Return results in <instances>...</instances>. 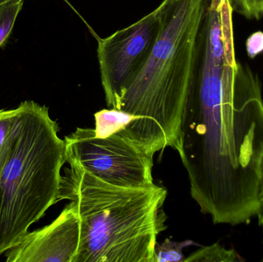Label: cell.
Returning <instances> with one entry per match:
<instances>
[{
    "instance_id": "6da1fadb",
    "label": "cell",
    "mask_w": 263,
    "mask_h": 262,
    "mask_svg": "<svg viewBox=\"0 0 263 262\" xmlns=\"http://www.w3.org/2000/svg\"><path fill=\"white\" fill-rule=\"evenodd\" d=\"M177 152L192 198L214 224H247L262 212L261 86L233 48L201 49Z\"/></svg>"
},
{
    "instance_id": "7a4b0ae2",
    "label": "cell",
    "mask_w": 263,
    "mask_h": 262,
    "mask_svg": "<svg viewBox=\"0 0 263 262\" xmlns=\"http://www.w3.org/2000/svg\"><path fill=\"white\" fill-rule=\"evenodd\" d=\"M208 0H163L159 29L146 63L128 88L120 110L135 119L118 133L154 155L177 152L181 126L197 70L199 35Z\"/></svg>"
},
{
    "instance_id": "3957f363",
    "label": "cell",
    "mask_w": 263,
    "mask_h": 262,
    "mask_svg": "<svg viewBox=\"0 0 263 262\" xmlns=\"http://www.w3.org/2000/svg\"><path fill=\"white\" fill-rule=\"evenodd\" d=\"M69 165L58 201H73L80 216V247L74 262H155L158 235L167 229L166 189L156 184L114 186Z\"/></svg>"
},
{
    "instance_id": "277c9868",
    "label": "cell",
    "mask_w": 263,
    "mask_h": 262,
    "mask_svg": "<svg viewBox=\"0 0 263 262\" xmlns=\"http://www.w3.org/2000/svg\"><path fill=\"white\" fill-rule=\"evenodd\" d=\"M17 108L13 143L0 176V255L58 201L66 163L65 141L48 107L25 101Z\"/></svg>"
},
{
    "instance_id": "5b68a950",
    "label": "cell",
    "mask_w": 263,
    "mask_h": 262,
    "mask_svg": "<svg viewBox=\"0 0 263 262\" xmlns=\"http://www.w3.org/2000/svg\"><path fill=\"white\" fill-rule=\"evenodd\" d=\"M64 141L66 163L80 166L105 183L128 188L155 184L153 156L118 132L98 138L94 129L77 128Z\"/></svg>"
},
{
    "instance_id": "8992f818",
    "label": "cell",
    "mask_w": 263,
    "mask_h": 262,
    "mask_svg": "<svg viewBox=\"0 0 263 262\" xmlns=\"http://www.w3.org/2000/svg\"><path fill=\"white\" fill-rule=\"evenodd\" d=\"M159 29L156 8L128 27L97 38L100 77L109 109L120 110L126 90L149 57Z\"/></svg>"
},
{
    "instance_id": "52a82bcc",
    "label": "cell",
    "mask_w": 263,
    "mask_h": 262,
    "mask_svg": "<svg viewBox=\"0 0 263 262\" xmlns=\"http://www.w3.org/2000/svg\"><path fill=\"white\" fill-rule=\"evenodd\" d=\"M80 243V219L70 201L51 224L28 232L6 252V262H74Z\"/></svg>"
},
{
    "instance_id": "ba28073f",
    "label": "cell",
    "mask_w": 263,
    "mask_h": 262,
    "mask_svg": "<svg viewBox=\"0 0 263 262\" xmlns=\"http://www.w3.org/2000/svg\"><path fill=\"white\" fill-rule=\"evenodd\" d=\"M96 136L106 138L123 130L135 119L128 112L119 109H103L94 115Z\"/></svg>"
},
{
    "instance_id": "9c48e42d",
    "label": "cell",
    "mask_w": 263,
    "mask_h": 262,
    "mask_svg": "<svg viewBox=\"0 0 263 262\" xmlns=\"http://www.w3.org/2000/svg\"><path fill=\"white\" fill-rule=\"evenodd\" d=\"M18 108L0 109V176L9 158L18 120Z\"/></svg>"
},
{
    "instance_id": "30bf717a",
    "label": "cell",
    "mask_w": 263,
    "mask_h": 262,
    "mask_svg": "<svg viewBox=\"0 0 263 262\" xmlns=\"http://www.w3.org/2000/svg\"><path fill=\"white\" fill-rule=\"evenodd\" d=\"M241 261L237 252L233 249H227L219 244L202 248L193 252L185 262H232Z\"/></svg>"
},
{
    "instance_id": "8fae6325",
    "label": "cell",
    "mask_w": 263,
    "mask_h": 262,
    "mask_svg": "<svg viewBox=\"0 0 263 262\" xmlns=\"http://www.w3.org/2000/svg\"><path fill=\"white\" fill-rule=\"evenodd\" d=\"M193 241H184L181 243L173 241L166 238L162 243H156L155 247V262L185 261V255L182 250L192 246Z\"/></svg>"
},
{
    "instance_id": "7c38bea8",
    "label": "cell",
    "mask_w": 263,
    "mask_h": 262,
    "mask_svg": "<svg viewBox=\"0 0 263 262\" xmlns=\"http://www.w3.org/2000/svg\"><path fill=\"white\" fill-rule=\"evenodd\" d=\"M25 0H15L0 6V47L9 38Z\"/></svg>"
},
{
    "instance_id": "4fadbf2b",
    "label": "cell",
    "mask_w": 263,
    "mask_h": 262,
    "mask_svg": "<svg viewBox=\"0 0 263 262\" xmlns=\"http://www.w3.org/2000/svg\"><path fill=\"white\" fill-rule=\"evenodd\" d=\"M233 10L248 18L259 19L263 16V0H230Z\"/></svg>"
},
{
    "instance_id": "5bb4252c",
    "label": "cell",
    "mask_w": 263,
    "mask_h": 262,
    "mask_svg": "<svg viewBox=\"0 0 263 262\" xmlns=\"http://www.w3.org/2000/svg\"><path fill=\"white\" fill-rule=\"evenodd\" d=\"M247 49L251 58H254L258 54L263 52V32H255L248 38Z\"/></svg>"
},
{
    "instance_id": "9a60e30c",
    "label": "cell",
    "mask_w": 263,
    "mask_h": 262,
    "mask_svg": "<svg viewBox=\"0 0 263 262\" xmlns=\"http://www.w3.org/2000/svg\"><path fill=\"white\" fill-rule=\"evenodd\" d=\"M261 191H262V196L263 201V162L262 164V169H261ZM259 226L263 228V210L259 215Z\"/></svg>"
},
{
    "instance_id": "2e32d148",
    "label": "cell",
    "mask_w": 263,
    "mask_h": 262,
    "mask_svg": "<svg viewBox=\"0 0 263 262\" xmlns=\"http://www.w3.org/2000/svg\"><path fill=\"white\" fill-rule=\"evenodd\" d=\"M15 1V0H0V6L5 4V3H9V2Z\"/></svg>"
},
{
    "instance_id": "e0dca14e",
    "label": "cell",
    "mask_w": 263,
    "mask_h": 262,
    "mask_svg": "<svg viewBox=\"0 0 263 262\" xmlns=\"http://www.w3.org/2000/svg\"><path fill=\"white\" fill-rule=\"evenodd\" d=\"M262 261H263V258H262Z\"/></svg>"
}]
</instances>
